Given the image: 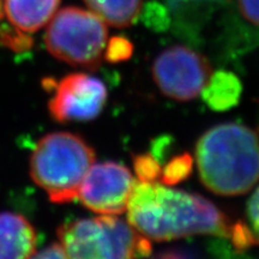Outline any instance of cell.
Returning <instances> with one entry per match:
<instances>
[{
    "mask_svg": "<svg viewBox=\"0 0 259 259\" xmlns=\"http://www.w3.org/2000/svg\"><path fill=\"white\" fill-rule=\"evenodd\" d=\"M94 14L115 28L130 27L142 11V0H84Z\"/></svg>",
    "mask_w": 259,
    "mask_h": 259,
    "instance_id": "7c38bea8",
    "label": "cell"
},
{
    "mask_svg": "<svg viewBox=\"0 0 259 259\" xmlns=\"http://www.w3.org/2000/svg\"><path fill=\"white\" fill-rule=\"evenodd\" d=\"M134 53V45L124 36H115L107 41L103 58L109 63L127 60Z\"/></svg>",
    "mask_w": 259,
    "mask_h": 259,
    "instance_id": "9a60e30c",
    "label": "cell"
},
{
    "mask_svg": "<svg viewBox=\"0 0 259 259\" xmlns=\"http://www.w3.org/2000/svg\"><path fill=\"white\" fill-rule=\"evenodd\" d=\"M211 74L208 59L184 46L167 48L153 65V77L164 95L178 101H190L202 92Z\"/></svg>",
    "mask_w": 259,
    "mask_h": 259,
    "instance_id": "8992f818",
    "label": "cell"
},
{
    "mask_svg": "<svg viewBox=\"0 0 259 259\" xmlns=\"http://www.w3.org/2000/svg\"><path fill=\"white\" fill-rule=\"evenodd\" d=\"M3 18V0H0V21Z\"/></svg>",
    "mask_w": 259,
    "mask_h": 259,
    "instance_id": "d6986e66",
    "label": "cell"
},
{
    "mask_svg": "<svg viewBox=\"0 0 259 259\" xmlns=\"http://www.w3.org/2000/svg\"><path fill=\"white\" fill-rule=\"evenodd\" d=\"M32 257L37 258H66V253H65L64 247L61 244H52L51 246L45 248L42 252L35 253Z\"/></svg>",
    "mask_w": 259,
    "mask_h": 259,
    "instance_id": "ac0fdd59",
    "label": "cell"
},
{
    "mask_svg": "<svg viewBox=\"0 0 259 259\" xmlns=\"http://www.w3.org/2000/svg\"><path fill=\"white\" fill-rule=\"evenodd\" d=\"M67 258H134L151 253L149 239L115 215L66 222L58 229Z\"/></svg>",
    "mask_w": 259,
    "mask_h": 259,
    "instance_id": "277c9868",
    "label": "cell"
},
{
    "mask_svg": "<svg viewBox=\"0 0 259 259\" xmlns=\"http://www.w3.org/2000/svg\"><path fill=\"white\" fill-rule=\"evenodd\" d=\"M37 234L24 216L0 212V259L30 258L36 253Z\"/></svg>",
    "mask_w": 259,
    "mask_h": 259,
    "instance_id": "9c48e42d",
    "label": "cell"
},
{
    "mask_svg": "<svg viewBox=\"0 0 259 259\" xmlns=\"http://www.w3.org/2000/svg\"><path fill=\"white\" fill-rule=\"evenodd\" d=\"M242 92L239 77L228 71H218L210 74L202 93L204 102L213 111H227L240 101Z\"/></svg>",
    "mask_w": 259,
    "mask_h": 259,
    "instance_id": "8fae6325",
    "label": "cell"
},
{
    "mask_svg": "<svg viewBox=\"0 0 259 259\" xmlns=\"http://www.w3.org/2000/svg\"><path fill=\"white\" fill-rule=\"evenodd\" d=\"M107 41L105 22L93 11L73 6L57 12L45 34V44L54 58L92 71L101 65Z\"/></svg>",
    "mask_w": 259,
    "mask_h": 259,
    "instance_id": "5b68a950",
    "label": "cell"
},
{
    "mask_svg": "<svg viewBox=\"0 0 259 259\" xmlns=\"http://www.w3.org/2000/svg\"><path fill=\"white\" fill-rule=\"evenodd\" d=\"M242 16L251 23L259 25V0H238Z\"/></svg>",
    "mask_w": 259,
    "mask_h": 259,
    "instance_id": "2e32d148",
    "label": "cell"
},
{
    "mask_svg": "<svg viewBox=\"0 0 259 259\" xmlns=\"http://www.w3.org/2000/svg\"><path fill=\"white\" fill-rule=\"evenodd\" d=\"M136 183L131 171L120 163H93L80 183L77 197L92 211L118 216L126 211Z\"/></svg>",
    "mask_w": 259,
    "mask_h": 259,
    "instance_id": "52a82bcc",
    "label": "cell"
},
{
    "mask_svg": "<svg viewBox=\"0 0 259 259\" xmlns=\"http://www.w3.org/2000/svg\"><path fill=\"white\" fill-rule=\"evenodd\" d=\"M193 160L190 154H181L174 156L161 169V183L170 186L185 180L192 171Z\"/></svg>",
    "mask_w": 259,
    "mask_h": 259,
    "instance_id": "4fadbf2b",
    "label": "cell"
},
{
    "mask_svg": "<svg viewBox=\"0 0 259 259\" xmlns=\"http://www.w3.org/2000/svg\"><path fill=\"white\" fill-rule=\"evenodd\" d=\"M134 167L139 181L154 183L161 176L162 168L153 154H142L135 156Z\"/></svg>",
    "mask_w": 259,
    "mask_h": 259,
    "instance_id": "5bb4252c",
    "label": "cell"
},
{
    "mask_svg": "<svg viewBox=\"0 0 259 259\" xmlns=\"http://www.w3.org/2000/svg\"><path fill=\"white\" fill-rule=\"evenodd\" d=\"M61 0H4L3 11L11 25L23 32H35L50 23Z\"/></svg>",
    "mask_w": 259,
    "mask_h": 259,
    "instance_id": "30bf717a",
    "label": "cell"
},
{
    "mask_svg": "<svg viewBox=\"0 0 259 259\" xmlns=\"http://www.w3.org/2000/svg\"><path fill=\"white\" fill-rule=\"evenodd\" d=\"M247 216L253 231L259 240V187L252 194L247 205Z\"/></svg>",
    "mask_w": 259,
    "mask_h": 259,
    "instance_id": "e0dca14e",
    "label": "cell"
},
{
    "mask_svg": "<svg viewBox=\"0 0 259 259\" xmlns=\"http://www.w3.org/2000/svg\"><path fill=\"white\" fill-rule=\"evenodd\" d=\"M196 162L203 185L211 192L244 194L259 180V136L235 122L213 126L197 142Z\"/></svg>",
    "mask_w": 259,
    "mask_h": 259,
    "instance_id": "7a4b0ae2",
    "label": "cell"
},
{
    "mask_svg": "<svg viewBox=\"0 0 259 259\" xmlns=\"http://www.w3.org/2000/svg\"><path fill=\"white\" fill-rule=\"evenodd\" d=\"M53 89L48 109L52 118L59 122L93 120L102 112L107 101L105 84L83 72L67 74Z\"/></svg>",
    "mask_w": 259,
    "mask_h": 259,
    "instance_id": "ba28073f",
    "label": "cell"
},
{
    "mask_svg": "<svg viewBox=\"0 0 259 259\" xmlns=\"http://www.w3.org/2000/svg\"><path fill=\"white\" fill-rule=\"evenodd\" d=\"M126 211L130 225L155 241L196 234L229 238L234 225L204 197L173 190L156 181L136 183Z\"/></svg>",
    "mask_w": 259,
    "mask_h": 259,
    "instance_id": "6da1fadb",
    "label": "cell"
},
{
    "mask_svg": "<svg viewBox=\"0 0 259 259\" xmlns=\"http://www.w3.org/2000/svg\"><path fill=\"white\" fill-rule=\"evenodd\" d=\"M95 162V151L79 136L54 132L42 137L30 157V177L53 203L77 198L84 176Z\"/></svg>",
    "mask_w": 259,
    "mask_h": 259,
    "instance_id": "3957f363",
    "label": "cell"
}]
</instances>
